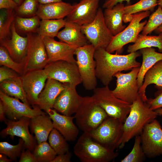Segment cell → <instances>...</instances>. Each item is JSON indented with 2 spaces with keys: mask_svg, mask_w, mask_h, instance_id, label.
<instances>
[{
  "mask_svg": "<svg viewBox=\"0 0 162 162\" xmlns=\"http://www.w3.org/2000/svg\"><path fill=\"white\" fill-rule=\"evenodd\" d=\"M140 56L138 52L122 55L112 54L105 49H95L94 57L96 63L97 78L105 86H108L117 73L140 67V63L136 60Z\"/></svg>",
  "mask_w": 162,
  "mask_h": 162,
  "instance_id": "obj_1",
  "label": "cell"
},
{
  "mask_svg": "<svg viewBox=\"0 0 162 162\" xmlns=\"http://www.w3.org/2000/svg\"><path fill=\"white\" fill-rule=\"evenodd\" d=\"M158 115L155 110L149 108L139 94L131 104L129 113L123 124L122 136L118 148H123L125 143L134 137L140 135L148 123Z\"/></svg>",
  "mask_w": 162,
  "mask_h": 162,
  "instance_id": "obj_2",
  "label": "cell"
},
{
  "mask_svg": "<svg viewBox=\"0 0 162 162\" xmlns=\"http://www.w3.org/2000/svg\"><path fill=\"white\" fill-rule=\"evenodd\" d=\"M73 151L82 162H109L118 155V153L104 146L84 132L77 140Z\"/></svg>",
  "mask_w": 162,
  "mask_h": 162,
  "instance_id": "obj_3",
  "label": "cell"
},
{
  "mask_svg": "<svg viewBox=\"0 0 162 162\" xmlns=\"http://www.w3.org/2000/svg\"><path fill=\"white\" fill-rule=\"evenodd\" d=\"M108 116L92 96H87L83 97L74 117L78 128L83 132L89 133L98 127Z\"/></svg>",
  "mask_w": 162,
  "mask_h": 162,
  "instance_id": "obj_4",
  "label": "cell"
},
{
  "mask_svg": "<svg viewBox=\"0 0 162 162\" xmlns=\"http://www.w3.org/2000/svg\"><path fill=\"white\" fill-rule=\"evenodd\" d=\"M150 12L148 10L132 15L128 25L121 32L113 36L106 48V50L112 53L116 51V53L118 54L122 51L124 46L129 43H134L147 22L146 20L142 22H141V21L148 16Z\"/></svg>",
  "mask_w": 162,
  "mask_h": 162,
  "instance_id": "obj_5",
  "label": "cell"
},
{
  "mask_svg": "<svg viewBox=\"0 0 162 162\" xmlns=\"http://www.w3.org/2000/svg\"><path fill=\"white\" fill-rule=\"evenodd\" d=\"M95 48L91 44H88L76 49V64L85 88L94 90L97 85L96 74V63L94 57Z\"/></svg>",
  "mask_w": 162,
  "mask_h": 162,
  "instance_id": "obj_6",
  "label": "cell"
},
{
  "mask_svg": "<svg viewBox=\"0 0 162 162\" xmlns=\"http://www.w3.org/2000/svg\"><path fill=\"white\" fill-rule=\"evenodd\" d=\"M92 96L109 116L124 122L129 114L131 104L115 97L108 86L96 88Z\"/></svg>",
  "mask_w": 162,
  "mask_h": 162,
  "instance_id": "obj_7",
  "label": "cell"
},
{
  "mask_svg": "<svg viewBox=\"0 0 162 162\" xmlns=\"http://www.w3.org/2000/svg\"><path fill=\"white\" fill-rule=\"evenodd\" d=\"M123 124L119 120L108 116L98 127L88 133L104 146L115 150L119 145Z\"/></svg>",
  "mask_w": 162,
  "mask_h": 162,
  "instance_id": "obj_8",
  "label": "cell"
},
{
  "mask_svg": "<svg viewBox=\"0 0 162 162\" xmlns=\"http://www.w3.org/2000/svg\"><path fill=\"white\" fill-rule=\"evenodd\" d=\"M28 40L27 55L23 62L24 74L44 69L48 64V56L43 39L37 33L26 34Z\"/></svg>",
  "mask_w": 162,
  "mask_h": 162,
  "instance_id": "obj_9",
  "label": "cell"
},
{
  "mask_svg": "<svg viewBox=\"0 0 162 162\" xmlns=\"http://www.w3.org/2000/svg\"><path fill=\"white\" fill-rule=\"evenodd\" d=\"M81 29L88 41L95 49H106L114 36L105 24L104 13L100 8H98L94 20L81 26Z\"/></svg>",
  "mask_w": 162,
  "mask_h": 162,
  "instance_id": "obj_10",
  "label": "cell"
},
{
  "mask_svg": "<svg viewBox=\"0 0 162 162\" xmlns=\"http://www.w3.org/2000/svg\"><path fill=\"white\" fill-rule=\"evenodd\" d=\"M140 68L136 67L128 73L119 72L115 74L116 86L112 92L115 97L130 104L136 99L139 94L137 80Z\"/></svg>",
  "mask_w": 162,
  "mask_h": 162,
  "instance_id": "obj_11",
  "label": "cell"
},
{
  "mask_svg": "<svg viewBox=\"0 0 162 162\" xmlns=\"http://www.w3.org/2000/svg\"><path fill=\"white\" fill-rule=\"evenodd\" d=\"M44 69L48 78L76 87L82 83L76 63L57 61L48 63Z\"/></svg>",
  "mask_w": 162,
  "mask_h": 162,
  "instance_id": "obj_12",
  "label": "cell"
},
{
  "mask_svg": "<svg viewBox=\"0 0 162 162\" xmlns=\"http://www.w3.org/2000/svg\"><path fill=\"white\" fill-rule=\"evenodd\" d=\"M140 135L146 157L152 158L162 154V129L158 121L154 119L147 124Z\"/></svg>",
  "mask_w": 162,
  "mask_h": 162,
  "instance_id": "obj_13",
  "label": "cell"
},
{
  "mask_svg": "<svg viewBox=\"0 0 162 162\" xmlns=\"http://www.w3.org/2000/svg\"><path fill=\"white\" fill-rule=\"evenodd\" d=\"M0 99L2 102L6 114L9 119L17 121L23 117L31 118L38 115L45 114L37 105H30L21 102L19 99L9 96L0 91Z\"/></svg>",
  "mask_w": 162,
  "mask_h": 162,
  "instance_id": "obj_14",
  "label": "cell"
},
{
  "mask_svg": "<svg viewBox=\"0 0 162 162\" xmlns=\"http://www.w3.org/2000/svg\"><path fill=\"white\" fill-rule=\"evenodd\" d=\"M21 77L29 104L32 106L37 105L39 95L48 79L44 69L28 72L21 76Z\"/></svg>",
  "mask_w": 162,
  "mask_h": 162,
  "instance_id": "obj_15",
  "label": "cell"
},
{
  "mask_svg": "<svg viewBox=\"0 0 162 162\" xmlns=\"http://www.w3.org/2000/svg\"><path fill=\"white\" fill-rule=\"evenodd\" d=\"M31 118L23 117L17 121L7 119L5 123L7 126L0 132L1 137L8 136L13 139L15 136L20 137L24 142V147L32 151L36 146L35 137L30 133L29 130Z\"/></svg>",
  "mask_w": 162,
  "mask_h": 162,
  "instance_id": "obj_16",
  "label": "cell"
},
{
  "mask_svg": "<svg viewBox=\"0 0 162 162\" xmlns=\"http://www.w3.org/2000/svg\"><path fill=\"white\" fill-rule=\"evenodd\" d=\"M100 0H80L65 19L66 22L81 26L92 22L98 10Z\"/></svg>",
  "mask_w": 162,
  "mask_h": 162,
  "instance_id": "obj_17",
  "label": "cell"
},
{
  "mask_svg": "<svg viewBox=\"0 0 162 162\" xmlns=\"http://www.w3.org/2000/svg\"><path fill=\"white\" fill-rule=\"evenodd\" d=\"M66 84L65 88L56 98L53 108L63 115L71 116L77 111L83 97L78 93L76 86Z\"/></svg>",
  "mask_w": 162,
  "mask_h": 162,
  "instance_id": "obj_18",
  "label": "cell"
},
{
  "mask_svg": "<svg viewBox=\"0 0 162 162\" xmlns=\"http://www.w3.org/2000/svg\"><path fill=\"white\" fill-rule=\"evenodd\" d=\"M43 39L48 56V63L59 61L76 63L74 56L78 47L56 41L53 38L45 37Z\"/></svg>",
  "mask_w": 162,
  "mask_h": 162,
  "instance_id": "obj_19",
  "label": "cell"
},
{
  "mask_svg": "<svg viewBox=\"0 0 162 162\" xmlns=\"http://www.w3.org/2000/svg\"><path fill=\"white\" fill-rule=\"evenodd\" d=\"M0 43L15 62L21 63L24 61L28 50V38L26 35L22 37L17 32L14 21L11 28V38L1 40Z\"/></svg>",
  "mask_w": 162,
  "mask_h": 162,
  "instance_id": "obj_20",
  "label": "cell"
},
{
  "mask_svg": "<svg viewBox=\"0 0 162 162\" xmlns=\"http://www.w3.org/2000/svg\"><path fill=\"white\" fill-rule=\"evenodd\" d=\"M45 111L51 119L54 128L57 130L68 141L73 142L76 139L79 131L74 122V116L61 114L52 109H48Z\"/></svg>",
  "mask_w": 162,
  "mask_h": 162,
  "instance_id": "obj_21",
  "label": "cell"
},
{
  "mask_svg": "<svg viewBox=\"0 0 162 162\" xmlns=\"http://www.w3.org/2000/svg\"><path fill=\"white\" fill-rule=\"evenodd\" d=\"M75 4L62 1L48 3L40 4L36 15L41 20H58L67 17L73 10Z\"/></svg>",
  "mask_w": 162,
  "mask_h": 162,
  "instance_id": "obj_22",
  "label": "cell"
},
{
  "mask_svg": "<svg viewBox=\"0 0 162 162\" xmlns=\"http://www.w3.org/2000/svg\"><path fill=\"white\" fill-rule=\"evenodd\" d=\"M66 87V84L48 78L39 95L37 106L45 111L49 109H52L56 98Z\"/></svg>",
  "mask_w": 162,
  "mask_h": 162,
  "instance_id": "obj_23",
  "label": "cell"
},
{
  "mask_svg": "<svg viewBox=\"0 0 162 162\" xmlns=\"http://www.w3.org/2000/svg\"><path fill=\"white\" fill-rule=\"evenodd\" d=\"M125 6L122 3L105 8L104 17L105 24L112 34L116 35L123 31L126 26L123 24Z\"/></svg>",
  "mask_w": 162,
  "mask_h": 162,
  "instance_id": "obj_24",
  "label": "cell"
},
{
  "mask_svg": "<svg viewBox=\"0 0 162 162\" xmlns=\"http://www.w3.org/2000/svg\"><path fill=\"white\" fill-rule=\"evenodd\" d=\"M29 127L31 132L35 134L38 144L46 141L50 132L54 128L51 119L45 113L31 118Z\"/></svg>",
  "mask_w": 162,
  "mask_h": 162,
  "instance_id": "obj_25",
  "label": "cell"
},
{
  "mask_svg": "<svg viewBox=\"0 0 162 162\" xmlns=\"http://www.w3.org/2000/svg\"><path fill=\"white\" fill-rule=\"evenodd\" d=\"M64 28L59 31L56 37L63 42L77 47L88 44V40L82 32L81 26L66 22Z\"/></svg>",
  "mask_w": 162,
  "mask_h": 162,
  "instance_id": "obj_26",
  "label": "cell"
},
{
  "mask_svg": "<svg viewBox=\"0 0 162 162\" xmlns=\"http://www.w3.org/2000/svg\"><path fill=\"white\" fill-rule=\"evenodd\" d=\"M154 84L159 89H162V60L156 63L146 73L142 85L138 91L142 100L146 102L148 100L146 94L147 87Z\"/></svg>",
  "mask_w": 162,
  "mask_h": 162,
  "instance_id": "obj_27",
  "label": "cell"
},
{
  "mask_svg": "<svg viewBox=\"0 0 162 162\" xmlns=\"http://www.w3.org/2000/svg\"><path fill=\"white\" fill-rule=\"evenodd\" d=\"M142 57V62L138 72L137 83L139 89L143 84L147 72L158 61L162 60V53L156 51L152 47L146 48L140 50Z\"/></svg>",
  "mask_w": 162,
  "mask_h": 162,
  "instance_id": "obj_28",
  "label": "cell"
},
{
  "mask_svg": "<svg viewBox=\"0 0 162 162\" xmlns=\"http://www.w3.org/2000/svg\"><path fill=\"white\" fill-rule=\"evenodd\" d=\"M0 87V90L6 94L18 99L30 105L23 87L21 76L1 82Z\"/></svg>",
  "mask_w": 162,
  "mask_h": 162,
  "instance_id": "obj_29",
  "label": "cell"
},
{
  "mask_svg": "<svg viewBox=\"0 0 162 162\" xmlns=\"http://www.w3.org/2000/svg\"><path fill=\"white\" fill-rule=\"evenodd\" d=\"M65 24L64 19L41 20L37 33L42 38L45 37L54 38Z\"/></svg>",
  "mask_w": 162,
  "mask_h": 162,
  "instance_id": "obj_30",
  "label": "cell"
},
{
  "mask_svg": "<svg viewBox=\"0 0 162 162\" xmlns=\"http://www.w3.org/2000/svg\"><path fill=\"white\" fill-rule=\"evenodd\" d=\"M152 47H157L162 52V39L158 36L139 34L134 44L129 45L127 49L128 52L130 53L137 52L141 49Z\"/></svg>",
  "mask_w": 162,
  "mask_h": 162,
  "instance_id": "obj_31",
  "label": "cell"
},
{
  "mask_svg": "<svg viewBox=\"0 0 162 162\" xmlns=\"http://www.w3.org/2000/svg\"><path fill=\"white\" fill-rule=\"evenodd\" d=\"M40 20L37 15L29 17L16 15L14 20L16 31L19 34L37 33Z\"/></svg>",
  "mask_w": 162,
  "mask_h": 162,
  "instance_id": "obj_32",
  "label": "cell"
},
{
  "mask_svg": "<svg viewBox=\"0 0 162 162\" xmlns=\"http://www.w3.org/2000/svg\"><path fill=\"white\" fill-rule=\"evenodd\" d=\"M158 0H140L132 5L125 6L123 21L130 22L132 15L146 11H152L158 5Z\"/></svg>",
  "mask_w": 162,
  "mask_h": 162,
  "instance_id": "obj_33",
  "label": "cell"
},
{
  "mask_svg": "<svg viewBox=\"0 0 162 162\" xmlns=\"http://www.w3.org/2000/svg\"><path fill=\"white\" fill-rule=\"evenodd\" d=\"M16 15L14 10H7L0 13V41L9 38L11 28Z\"/></svg>",
  "mask_w": 162,
  "mask_h": 162,
  "instance_id": "obj_34",
  "label": "cell"
},
{
  "mask_svg": "<svg viewBox=\"0 0 162 162\" xmlns=\"http://www.w3.org/2000/svg\"><path fill=\"white\" fill-rule=\"evenodd\" d=\"M32 153L37 162H51L57 155L54 150L46 141L36 145Z\"/></svg>",
  "mask_w": 162,
  "mask_h": 162,
  "instance_id": "obj_35",
  "label": "cell"
},
{
  "mask_svg": "<svg viewBox=\"0 0 162 162\" xmlns=\"http://www.w3.org/2000/svg\"><path fill=\"white\" fill-rule=\"evenodd\" d=\"M48 138L49 144L57 155L64 154L69 151L68 141L56 129L54 128L52 130Z\"/></svg>",
  "mask_w": 162,
  "mask_h": 162,
  "instance_id": "obj_36",
  "label": "cell"
},
{
  "mask_svg": "<svg viewBox=\"0 0 162 162\" xmlns=\"http://www.w3.org/2000/svg\"><path fill=\"white\" fill-rule=\"evenodd\" d=\"M24 142L22 138L19 140L18 143L12 145L7 142H0V153L4 154L11 159L16 161L17 157H20L24 147Z\"/></svg>",
  "mask_w": 162,
  "mask_h": 162,
  "instance_id": "obj_37",
  "label": "cell"
},
{
  "mask_svg": "<svg viewBox=\"0 0 162 162\" xmlns=\"http://www.w3.org/2000/svg\"><path fill=\"white\" fill-rule=\"evenodd\" d=\"M0 65L12 69L20 76L24 74L23 62H15L10 56L7 50L3 46H0Z\"/></svg>",
  "mask_w": 162,
  "mask_h": 162,
  "instance_id": "obj_38",
  "label": "cell"
},
{
  "mask_svg": "<svg viewBox=\"0 0 162 162\" xmlns=\"http://www.w3.org/2000/svg\"><path fill=\"white\" fill-rule=\"evenodd\" d=\"M39 4V0H24L14 10L16 15L24 17L36 16Z\"/></svg>",
  "mask_w": 162,
  "mask_h": 162,
  "instance_id": "obj_39",
  "label": "cell"
},
{
  "mask_svg": "<svg viewBox=\"0 0 162 162\" xmlns=\"http://www.w3.org/2000/svg\"><path fill=\"white\" fill-rule=\"evenodd\" d=\"M141 144L140 135L136 136L134 145L131 152L121 160V162H141L144 161L146 156Z\"/></svg>",
  "mask_w": 162,
  "mask_h": 162,
  "instance_id": "obj_40",
  "label": "cell"
},
{
  "mask_svg": "<svg viewBox=\"0 0 162 162\" xmlns=\"http://www.w3.org/2000/svg\"><path fill=\"white\" fill-rule=\"evenodd\" d=\"M162 24V8L158 5L157 9L150 16L144 26L142 34L147 35L155 30Z\"/></svg>",
  "mask_w": 162,
  "mask_h": 162,
  "instance_id": "obj_41",
  "label": "cell"
},
{
  "mask_svg": "<svg viewBox=\"0 0 162 162\" xmlns=\"http://www.w3.org/2000/svg\"><path fill=\"white\" fill-rule=\"evenodd\" d=\"M151 109L155 110L162 107V89H159L155 94V98L148 99L145 102Z\"/></svg>",
  "mask_w": 162,
  "mask_h": 162,
  "instance_id": "obj_42",
  "label": "cell"
},
{
  "mask_svg": "<svg viewBox=\"0 0 162 162\" xmlns=\"http://www.w3.org/2000/svg\"><path fill=\"white\" fill-rule=\"evenodd\" d=\"M20 75L13 70L4 66L0 68V82Z\"/></svg>",
  "mask_w": 162,
  "mask_h": 162,
  "instance_id": "obj_43",
  "label": "cell"
},
{
  "mask_svg": "<svg viewBox=\"0 0 162 162\" xmlns=\"http://www.w3.org/2000/svg\"><path fill=\"white\" fill-rule=\"evenodd\" d=\"M29 149L24 151L22 150L19 162H37L34 156Z\"/></svg>",
  "mask_w": 162,
  "mask_h": 162,
  "instance_id": "obj_44",
  "label": "cell"
},
{
  "mask_svg": "<svg viewBox=\"0 0 162 162\" xmlns=\"http://www.w3.org/2000/svg\"><path fill=\"white\" fill-rule=\"evenodd\" d=\"M18 6L13 0H0V9L15 10Z\"/></svg>",
  "mask_w": 162,
  "mask_h": 162,
  "instance_id": "obj_45",
  "label": "cell"
},
{
  "mask_svg": "<svg viewBox=\"0 0 162 162\" xmlns=\"http://www.w3.org/2000/svg\"><path fill=\"white\" fill-rule=\"evenodd\" d=\"M72 156L71 153L69 151L64 154L57 155L51 162H70Z\"/></svg>",
  "mask_w": 162,
  "mask_h": 162,
  "instance_id": "obj_46",
  "label": "cell"
},
{
  "mask_svg": "<svg viewBox=\"0 0 162 162\" xmlns=\"http://www.w3.org/2000/svg\"><path fill=\"white\" fill-rule=\"evenodd\" d=\"M130 0H106L103 5V8H105L112 7L119 3H122L125 1L128 4H129Z\"/></svg>",
  "mask_w": 162,
  "mask_h": 162,
  "instance_id": "obj_47",
  "label": "cell"
},
{
  "mask_svg": "<svg viewBox=\"0 0 162 162\" xmlns=\"http://www.w3.org/2000/svg\"><path fill=\"white\" fill-rule=\"evenodd\" d=\"M6 114L5 109L2 102L0 100V120L6 123L7 119L6 118Z\"/></svg>",
  "mask_w": 162,
  "mask_h": 162,
  "instance_id": "obj_48",
  "label": "cell"
},
{
  "mask_svg": "<svg viewBox=\"0 0 162 162\" xmlns=\"http://www.w3.org/2000/svg\"><path fill=\"white\" fill-rule=\"evenodd\" d=\"M7 156L2 154H0V162H10L12 160L10 158H8Z\"/></svg>",
  "mask_w": 162,
  "mask_h": 162,
  "instance_id": "obj_49",
  "label": "cell"
},
{
  "mask_svg": "<svg viewBox=\"0 0 162 162\" xmlns=\"http://www.w3.org/2000/svg\"><path fill=\"white\" fill-rule=\"evenodd\" d=\"M62 0H39L40 4H46L62 1Z\"/></svg>",
  "mask_w": 162,
  "mask_h": 162,
  "instance_id": "obj_50",
  "label": "cell"
},
{
  "mask_svg": "<svg viewBox=\"0 0 162 162\" xmlns=\"http://www.w3.org/2000/svg\"><path fill=\"white\" fill-rule=\"evenodd\" d=\"M155 110L157 113L158 115H162V108H161Z\"/></svg>",
  "mask_w": 162,
  "mask_h": 162,
  "instance_id": "obj_51",
  "label": "cell"
},
{
  "mask_svg": "<svg viewBox=\"0 0 162 162\" xmlns=\"http://www.w3.org/2000/svg\"><path fill=\"white\" fill-rule=\"evenodd\" d=\"M155 31L157 32H162V24L158 27L155 30Z\"/></svg>",
  "mask_w": 162,
  "mask_h": 162,
  "instance_id": "obj_52",
  "label": "cell"
},
{
  "mask_svg": "<svg viewBox=\"0 0 162 162\" xmlns=\"http://www.w3.org/2000/svg\"><path fill=\"white\" fill-rule=\"evenodd\" d=\"M18 6L20 5L23 1L24 0H13Z\"/></svg>",
  "mask_w": 162,
  "mask_h": 162,
  "instance_id": "obj_53",
  "label": "cell"
},
{
  "mask_svg": "<svg viewBox=\"0 0 162 162\" xmlns=\"http://www.w3.org/2000/svg\"><path fill=\"white\" fill-rule=\"evenodd\" d=\"M158 5L160 6L162 8V0H158Z\"/></svg>",
  "mask_w": 162,
  "mask_h": 162,
  "instance_id": "obj_54",
  "label": "cell"
},
{
  "mask_svg": "<svg viewBox=\"0 0 162 162\" xmlns=\"http://www.w3.org/2000/svg\"><path fill=\"white\" fill-rule=\"evenodd\" d=\"M159 36L162 39V32L160 33Z\"/></svg>",
  "mask_w": 162,
  "mask_h": 162,
  "instance_id": "obj_55",
  "label": "cell"
}]
</instances>
